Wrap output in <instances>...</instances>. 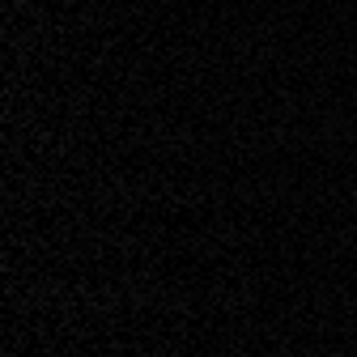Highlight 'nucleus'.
Masks as SVG:
<instances>
[]
</instances>
